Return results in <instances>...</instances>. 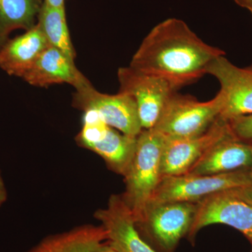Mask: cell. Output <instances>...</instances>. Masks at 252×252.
I'll list each match as a JSON object with an SVG mask.
<instances>
[{"instance_id":"cell-1","label":"cell","mask_w":252,"mask_h":252,"mask_svg":"<svg viewBox=\"0 0 252 252\" xmlns=\"http://www.w3.org/2000/svg\"><path fill=\"white\" fill-rule=\"evenodd\" d=\"M222 55L224 51L204 42L185 21L171 18L149 32L130 66L161 77L179 90L207 74L210 63Z\"/></svg>"},{"instance_id":"cell-2","label":"cell","mask_w":252,"mask_h":252,"mask_svg":"<svg viewBox=\"0 0 252 252\" xmlns=\"http://www.w3.org/2000/svg\"><path fill=\"white\" fill-rule=\"evenodd\" d=\"M165 137L154 128L142 129L137 137L132 161L124 176V201L135 221L142 216L162 180L161 160Z\"/></svg>"},{"instance_id":"cell-3","label":"cell","mask_w":252,"mask_h":252,"mask_svg":"<svg viewBox=\"0 0 252 252\" xmlns=\"http://www.w3.org/2000/svg\"><path fill=\"white\" fill-rule=\"evenodd\" d=\"M197 203L188 202L149 203L135 225L142 238L158 252H175L188 235Z\"/></svg>"},{"instance_id":"cell-4","label":"cell","mask_w":252,"mask_h":252,"mask_svg":"<svg viewBox=\"0 0 252 252\" xmlns=\"http://www.w3.org/2000/svg\"><path fill=\"white\" fill-rule=\"evenodd\" d=\"M220 94L207 102L190 95L177 94L170 96L157 125L153 128L166 139H184L204 133L220 117Z\"/></svg>"},{"instance_id":"cell-5","label":"cell","mask_w":252,"mask_h":252,"mask_svg":"<svg viewBox=\"0 0 252 252\" xmlns=\"http://www.w3.org/2000/svg\"><path fill=\"white\" fill-rule=\"evenodd\" d=\"M252 185L250 170L215 175L193 174L162 177L149 203L188 202L198 203L224 190Z\"/></svg>"},{"instance_id":"cell-6","label":"cell","mask_w":252,"mask_h":252,"mask_svg":"<svg viewBox=\"0 0 252 252\" xmlns=\"http://www.w3.org/2000/svg\"><path fill=\"white\" fill-rule=\"evenodd\" d=\"M75 140L79 147L98 155L111 170L123 177L132 161L137 144V137L107 126L93 111L84 112L82 127Z\"/></svg>"},{"instance_id":"cell-7","label":"cell","mask_w":252,"mask_h":252,"mask_svg":"<svg viewBox=\"0 0 252 252\" xmlns=\"http://www.w3.org/2000/svg\"><path fill=\"white\" fill-rule=\"evenodd\" d=\"M117 76L119 92L129 94L135 101L142 129L153 128L167 99L178 90L165 79L130 65L119 68Z\"/></svg>"},{"instance_id":"cell-8","label":"cell","mask_w":252,"mask_h":252,"mask_svg":"<svg viewBox=\"0 0 252 252\" xmlns=\"http://www.w3.org/2000/svg\"><path fill=\"white\" fill-rule=\"evenodd\" d=\"M213 224L228 225L243 233L252 245V205L239 197L234 189L213 194L197 203L187 238L195 243L202 228Z\"/></svg>"},{"instance_id":"cell-9","label":"cell","mask_w":252,"mask_h":252,"mask_svg":"<svg viewBox=\"0 0 252 252\" xmlns=\"http://www.w3.org/2000/svg\"><path fill=\"white\" fill-rule=\"evenodd\" d=\"M72 105L83 112L97 113L107 126L125 135L137 137L142 130L135 101L124 93L102 94L90 84L76 89Z\"/></svg>"},{"instance_id":"cell-10","label":"cell","mask_w":252,"mask_h":252,"mask_svg":"<svg viewBox=\"0 0 252 252\" xmlns=\"http://www.w3.org/2000/svg\"><path fill=\"white\" fill-rule=\"evenodd\" d=\"M207 74L220 83L221 109L220 117L225 121L252 114V64L240 68L225 55L217 57L207 67Z\"/></svg>"},{"instance_id":"cell-11","label":"cell","mask_w":252,"mask_h":252,"mask_svg":"<svg viewBox=\"0 0 252 252\" xmlns=\"http://www.w3.org/2000/svg\"><path fill=\"white\" fill-rule=\"evenodd\" d=\"M231 134L228 121L218 118L201 135L189 138H165L162 154V178L188 173L207 151Z\"/></svg>"},{"instance_id":"cell-12","label":"cell","mask_w":252,"mask_h":252,"mask_svg":"<svg viewBox=\"0 0 252 252\" xmlns=\"http://www.w3.org/2000/svg\"><path fill=\"white\" fill-rule=\"evenodd\" d=\"M107 232V242L120 252H158L139 233L132 212L122 195L109 197L107 207L94 213Z\"/></svg>"},{"instance_id":"cell-13","label":"cell","mask_w":252,"mask_h":252,"mask_svg":"<svg viewBox=\"0 0 252 252\" xmlns=\"http://www.w3.org/2000/svg\"><path fill=\"white\" fill-rule=\"evenodd\" d=\"M22 79L32 86L41 88L67 84L76 90L91 84L76 67L74 59L50 45Z\"/></svg>"},{"instance_id":"cell-14","label":"cell","mask_w":252,"mask_h":252,"mask_svg":"<svg viewBox=\"0 0 252 252\" xmlns=\"http://www.w3.org/2000/svg\"><path fill=\"white\" fill-rule=\"evenodd\" d=\"M252 156L250 144L233 134L227 136L207 151L189 174L215 175L240 170H250Z\"/></svg>"},{"instance_id":"cell-15","label":"cell","mask_w":252,"mask_h":252,"mask_svg":"<svg viewBox=\"0 0 252 252\" xmlns=\"http://www.w3.org/2000/svg\"><path fill=\"white\" fill-rule=\"evenodd\" d=\"M49 46L36 24L0 47V68L9 75L23 78Z\"/></svg>"},{"instance_id":"cell-16","label":"cell","mask_w":252,"mask_h":252,"mask_svg":"<svg viewBox=\"0 0 252 252\" xmlns=\"http://www.w3.org/2000/svg\"><path fill=\"white\" fill-rule=\"evenodd\" d=\"M107 239L100 224H84L48 235L27 252H91Z\"/></svg>"},{"instance_id":"cell-17","label":"cell","mask_w":252,"mask_h":252,"mask_svg":"<svg viewBox=\"0 0 252 252\" xmlns=\"http://www.w3.org/2000/svg\"><path fill=\"white\" fill-rule=\"evenodd\" d=\"M42 5V0H0V47L13 31L34 27Z\"/></svg>"},{"instance_id":"cell-18","label":"cell","mask_w":252,"mask_h":252,"mask_svg":"<svg viewBox=\"0 0 252 252\" xmlns=\"http://www.w3.org/2000/svg\"><path fill=\"white\" fill-rule=\"evenodd\" d=\"M36 25L50 46L62 51L71 59H75L76 51L68 29L65 7H49L43 3Z\"/></svg>"},{"instance_id":"cell-19","label":"cell","mask_w":252,"mask_h":252,"mask_svg":"<svg viewBox=\"0 0 252 252\" xmlns=\"http://www.w3.org/2000/svg\"><path fill=\"white\" fill-rule=\"evenodd\" d=\"M232 133L238 140L245 142L252 141V114L235 118L228 121Z\"/></svg>"},{"instance_id":"cell-20","label":"cell","mask_w":252,"mask_h":252,"mask_svg":"<svg viewBox=\"0 0 252 252\" xmlns=\"http://www.w3.org/2000/svg\"><path fill=\"white\" fill-rule=\"evenodd\" d=\"M234 191L239 197L252 205V185L243 188L235 189Z\"/></svg>"},{"instance_id":"cell-21","label":"cell","mask_w":252,"mask_h":252,"mask_svg":"<svg viewBox=\"0 0 252 252\" xmlns=\"http://www.w3.org/2000/svg\"><path fill=\"white\" fill-rule=\"evenodd\" d=\"M8 193L4 179L0 172V210L7 200Z\"/></svg>"},{"instance_id":"cell-22","label":"cell","mask_w":252,"mask_h":252,"mask_svg":"<svg viewBox=\"0 0 252 252\" xmlns=\"http://www.w3.org/2000/svg\"><path fill=\"white\" fill-rule=\"evenodd\" d=\"M91 252H120L113 248L107 241L101 243Z\"/></svg>"},{"instance_id":"cell-23","label":"cell","mask_w":252,"mask_h":252,"mask_svg":"<svg viewBox=\"0 0 252 252\" xmlns=\"http://www.w3.org/2000/svg\"><path fill=\"white\" fill-rule=\"evenodd\" d=\"M66 0H44L43 3L46 6L52 8L65 7Z\"/></svg>"},{"instance_id":"cell-24","label":"cell","mask_w":252,"mask_h":252,"mask_svg":"<svg viewBox=\"0 0 252 252\" xmlns=\"http://www.w3.org/2000/svg\"><path fill=\"white\" fill-rule=\"evenodd\" d=\"M232 1H234L235 4H238V6L245 8V9H248V6L252 2V0H232Z\"/></svg>"},{"instance_id":"cell-25","label":"cell","mask_w":252,"mask_h":252,"mask_svg":"<svg viewBox=\"0 0 252 252\" xmlns=\"http://www.w3.org/2000/svg\"><path fill=\"white\" fill-rule=\"evenodd\" d=\"M247 143H248L249 144H250V149H251L252 156V142H247ZM250 175H251V177L252 178V166L250 167Z\"/></svg>"},{"instance_id":"cell-26","label":"cell","mask_w":252,"mask_h":252,"mask_svg":"<svg viewBox=\"0 0 252 252\" xmlns=\"http://www.w3.org/2000/svg\"><path fill=\"white\" fill-rule=\"evenodd\" d=\"M247 9L249 10V11H250V13H251L252 15V2L251 3V4H250V6H248V9Z\"/></svg>"},{"instance_id":"cell-27","label":"cell","mask_w":252,"mask_h":252,"mask_svg":"<svg viewBox=\"0 0 252 252\" xmlns=\"http://www.w3.org/2000/svg\"></svg>"}]
</instances>
